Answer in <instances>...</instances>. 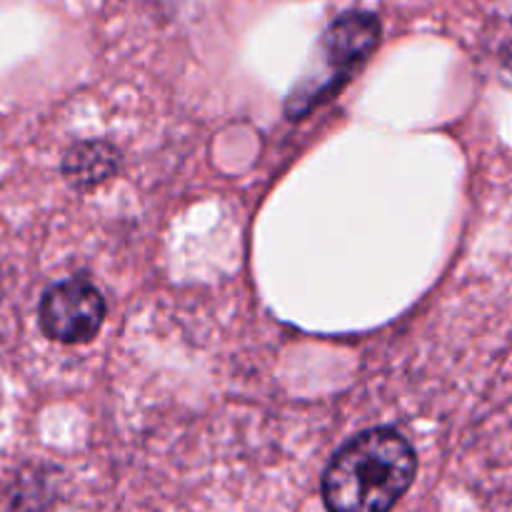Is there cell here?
<instances>
[{"label": "cell", "mask_w": 512, "mask_h": 512, "mask_svg": "<svg viewBox=\"0 0 512 512\" xmlns=\"http://www.w3.org/2000/svg\"><path fill=\"white\" fill-rule=\"evenodd\" d=\"M380 43L378 15L348 10L330 23L318 45V63L285 100V115L300 120L333 100L368 63Z\"/></svg>", "instance_id": "obj_2"}, {"label": "cell", "mask_w": 512, "mask_h": 512, "mask_svg": "<svg viewBox=\"0 0 512 512\" xmlns=\"http://www.w3.org/2000/svg\"><path fill=\"white\" fill-rule=\"evenodd\" d=\"M120 155L105 140H83L75 143L63 158V175L78 190H90L105 183L118 170Z\"/></svg>", "instance_id": "obj_4"}, {"label": "cell", "mask_w": 512, "mask_h": 512, "mask_svg": "<svg viewBox=\"0 0 512 512\" xmlns=\"http://www.w3.org/2000/svg\"><path fill=\"white\" fill-rule=\"evenodd\" d=\"M108 315L103 293L83 275L50 285L40 298L38 323L45 338L55 343H90Z\"/></svg>", "instance_id": "obj_3"}, {"label": "cell", "mask_w": 512, "mask_h": 512, "mask_svg": "<svg viewBox=\"0 0 512 512\" xmlns=\"http://www.w3.org/2000/svg\"><path fill=\"white\" fill-rule=\"evenodd\" d=\"M415 473V450L398 430H365L330 460L323 503L330 512H390L410 490Z\"/></svg>", "instance_id": "obj_1"}, {"label": "cell", "mask_w": 512, "mask_h": 512, "mask_svg": "<svg viewBox=\"0 0 512 512\" xmlns=\"http://www.w3.org/2000/svg\"><path fill=\"white\" fill-rule=\"evenodd\" d=\"M50 500H53V490H50L48 475L43 473V468L30 465L10 480L0 512H43Z\"/></svg>", "instance_id": "obj_5"}]
</instances>
